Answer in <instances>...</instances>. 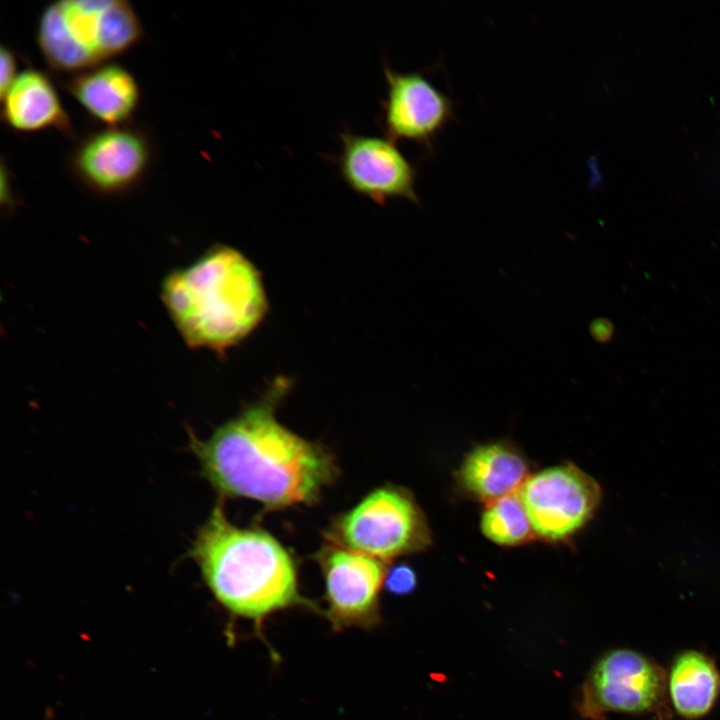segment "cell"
Returning <instances> with one entry per match:
<instances>
[{"label": "cell", "mask_w": 720, "mask_h": 720, "mask_svg": "<svg viewBox=\"0 0 720 720\" xmlns=\"http://www.w3.org/2000/svg\"><path fill=\"white\" fill-rule=\"evenodd\" d=\"M282 379L257 402L207 439L189 431L201 475L221 497L252 499L268 509L313 504L337 478L335 457L319 443L283 426L276 407L287 391Z\"/></svg>", "instance_id": "6da1fadb"}, {"label": "cell", "mask_w": 720, "mask_h": 720, "mask_svg": "<svg viewBox=\"0 0 720 720\" xmlns=\"http://www.w3.org/2000/svg\"><path fill=\"white\" fill-rule=\"evenodd\" d=\"M189 554L214 598L232 616L251 621L258 633L265 619L278 611H319L300 593L288 550L262 529L232 524L221 500L199 528Z\"/></svg>", "instance_id": "7a4b0ae2"}, {"label": "cell", "mask_w": 720, "mask_h": 720, "mask_svg": "<svg viewBox=\"0 0 720 720\" xmlns=\"http://www.w3.org/2000/svg\"><path fill=\"white\" fill-rule=\"evenodd\" d=\"M161 299L189 347L218 353L252 334L269 307L258 269L240 251L223 244L168 274Z\"/></svg>", "instance_id": "3957f363"}, {"label": "cell", "mask_w": 720, "mask_h": 720, "mask_svg": "<svg viewBox=\"0 0 720 720\" xmlns=\"http://www.w3.org/2000/svg\"><path fill=\"white\" fill-rule=\"evenodd\" d=\"M141 22L124 0H61L41 12L39 50L54 70L79 73L126 52L142 38Z\"/></svg>", "instance_id": "277c9868"}, {"label": "cell", "mask_w": 720, "mask_h": 720, "mask_svg": "<svg viewBox=\"0 0 720 720\" xmlns=\"http://www.w3.org/2000/svg\"><path fill=\"white\" fill-rule=\"evenodd\" d=\"M669 704L667 671L636 650L615 648L591 666L579 689L576 710L585 720H606L612 713L668 720Z\"/></svg>", "instance_id": "5b68a950"}, {"label": "cell", "mask_w": 720, "mask_h": 720, "mask_svg": "<svg viewBox=\"0 0 720 720\" xmlns=\"http://www.w3.org/2000/svg\"><path fill=\"white\" fill-rule=\"evenodd\" d=\"M326 539L385 562L424 549L430 534L422 511L408 492L384 486L337 516Z\"/></svg>", "instance_id": "8992f818"}, {"label": "cell", "mask_w": 720, "mask_h": 720, "mask_svg": "<svg viewBox=\"0 0 720 720\" xmlns=\"http://www.w3.org/2000/svg\"><path fill=\"white\" fill-rule=\"evenodd\" d=\"M316 559L325 582L323 614L332 628L374 629L380 623V592L388 571L384 562L329 542Z\"/></svg>", "instance_id": "52a82bcc"}, {"label": "cell", "mask_w": 720, "mask_h": 720, "mask_svg": "<svg viewBox=\"0 0 720 720\" xmlns=\"http://www.w3.org/2000/svg\"><path fill=\"white\" fill-rule=\"evenodd\" d=\"M517 495L533 532L560 540L585 525L596 511L599 484L574 465L550 467L526 478Z\"/></svg>", "instance_id": "ba28073f"}, {"label": "cell", "mask_w": 720, "mask_h": 720, "mask_svg": "<svg viewBox=\"0 0 720 720\" xmlns=\"http://www.w3.org/2000/svg\"><path fill=\"white\" fill-rule=\"evenodd\" d=\"M339 174L355 193L377 204L402 198L418 203L415 166L387 137L340 134Z\"/></svg>", "instance_id": "9c48e42d"}, {"label": "cell", "mask_w": 720, "mask_h": 720, "mask_svg": "<svg viewBox=\"0 0 720 720\" xmlns=\"http://www.w3.org/2000/svg\"><path fill=\"white\" fill-rule=\"evenodd\" d=\"M151 160L147 137L139 130L107 126L86 136L71 156L73 173L90 190L118 195L134 187Z\"/></svg>", "instance_id": "30bf717a"}, {"label": "cell", "mask_w": 720, "mask_h": 720, "mask_svg": "<svg viewBox=\"0 0 720 720\" xmlns=\"http://www.w3.org/2000/svg\"><path fill=\"white\" fill-rule=\"evenodd\" d=\"M387 89L381 127L392 141L429 145L454 117L451 100L418 72H398L384 63Z\"/></svg>", "instance_id": "8fae6325"}, {"label": "cell", "mask_w": 720, "mask_h": 720, "mask_svg": "<svg viewBox=\"0 0 720 720\" xmlns=\"http://www.w3.org/2000/svg\"><path fill=\"white\" fill-rule=\"evenodd\" d=\"M66 88L93 118L107 126L126 125L140 101L135 77L115 63L74 74Z\"/></svg>", "instance_id": "7c38bea8"}, {"label": "cell", "mask_w": 720, "mask_h": 720, "mask_svg": "<svg viewBox=\"0 0 720 720\" xmlns=\"http://www.w3.org/2000/svg\"><path fill=\"white\" fill-rule=\"evenodd\" d=\"M1 101L2 120L16 131L57 129L67 136L73 134L55 86L40 70L28 68L18 73Z\"/></svg>", "instance_id": "4fadbf2b"}, {"label": "cell", "mask_w": 720, "mask_h": 720, "mask_svg": "<svg viewBox=\"0 0 720 720\" xmlns=\"http://www.w3.org/2000/svg\"><path fill=\"white\" fill-rule=\"evenodd\" d=\"M667 692L673 711L685 720L708 715L720 697V671L714 659L700 650H684L667 671Z\"/></svg>", "instance_id": "5bb4252c"}, {"label": "cell", "mask_w": 720, "mask_h": 720, "mask_svg": "<svg viewBox=\"0 0 720 720\" xmlns=\"http://www.w3.org/2000/svg\"><path fill=\"white\" fill-rule=\"evenodd\" d=\"M527 478L524 459L503 444H487L473 450L460 470L463 486L491 502L513 494Z\"/></svg>", "instance_id": "9a60e30c"}, {"label": "cell", "mask_w": 720, "mask_h": 720, "mask_svg": "<svg viewBox=\"0 0 720 720\" xmlns=\"http://www.w3.org/2000/svg\"><path fill=\"white\" fill-rule=\"evenodd\" d=\"M482 533L500 545H516L526 541L533 529L517 493L494 500L481 517Z\"/></svg>", "instance_id": "2e32d148"}, {"label": "cell", "mask_w": 720, "mask_h": 720, "mask_svg": "<svg viewBox=\"0 0 720 720\" xmlns=\"http://www.w3.org/2000/svg\"><path fill=\"white\" fill-rule=\"evenodd\" d=\"M384 584L391 593L407 594L416 586V575L409 566L398 565L387 571Z\"/></svg>", "instance_id": "e0dca14e"}, {"label": "cell", "mask_w": 720, "mask_h": 720, "mask_svg": "<svg viewBox=\"0 0 720 720\" xmlns=\"http://www.w3.org/2000/svg\"><path fill=\"white\" fill-rule=\"evenodd\" d=\"M0 63V96L2 97L18 75L15 55L4 45L0 48Z\"/></svg>", "instance_id": "ac0fdd59"}, {"label": "cell", "mask_w": 720, "mask_h": 720, "mask_svg": "<svg viewBox=\"0 0 720 720\" xmlns=\"http://www.w3.org/2000/svg\"><path fill=\"white\" fill-rule=\"evenodd\" d=\"M613 327L609 321L597 320L592 324V334L599 341H606L611 337Z\"/></svg>", "instance_id": "d6986e66"}]
</instances>
